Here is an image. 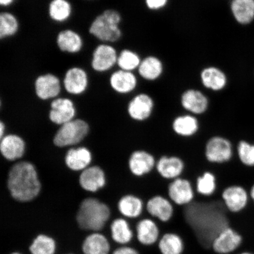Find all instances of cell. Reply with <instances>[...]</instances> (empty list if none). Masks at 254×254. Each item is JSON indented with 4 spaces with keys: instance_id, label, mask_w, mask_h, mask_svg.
I'll return each mask as SVG.
<instances>
[{
    "instance_id": "cell-16",
    "label": "cell",
    "mask_w": 254,
    "mask_h": 254,
    "mask_svg": "<svg viewBox=\"0 0 254 254\" xmlns=\"http://www.w3.org/2000/svg\"><path fill=\"white\" fill-rule=\"evenodd\" d=\"M165 72L166 65L163 60L157 55L150 54L142 57L136 74L140 80L153 83L160 80Z\"/></svg>"
},
{
    "instance_id": "cell-2",
    "label": "cell",
    "mask_w": 254,
    "mask_h": 254,
    "mask_svg": "<svg viewBox=\"0 0 254 254\" xmlns=\"http://www.w3.org/2000/svg\"><path fill=\"white\" fill-rule=\"evenodd\" d=\"M123 15L118 9L108 8L95 16L88 28L89 34L101 43L113 44L122 39Z\"/></svg>"
},
{
    "instance_id": "cell-7",
    "label": "cell",
    "mask_w": 254,
    "mask_h": 254,
    "mask_svg": "<svg viewBox=\"0 0 254 254\" xmlns=\"http://www.w3.org/2000/svg\"><path fill=\"white\" fill-rule=\"evenodd\" d=\"M221 199L227 211L240 214L246 210L251 201L249 190L241 184H231L222 190Z\"/></svg>"
},
{
    "instance_id": "cell-40",
    "label": "cell",
    "mask_w": 254,
    "mask_h": 254,
    "mask_svg": "<svg viewBox=\"0 0 254 254\" xmlns=\"http://www.w3.org/2000/svg\"><path fill=\"white\" fill-rule=\"evenodd\" d=\"M15 0H0V5L2 7L7 8L14 4Z\"/></svg>"
},
{
    "instance_id": "cell-14",
    "label": "cell",
    "mask_w": 254,
    "mask_h": 254,
    "mask_svg": "<svg viewBox=\"0 0 254 254\" xmlns=\"http://www.w3.org/2000/svg\"><path fill=\"white\" fill-rule=\"evenodd\" d=\"M62 87L61 79L53 72L43 73L34 79L35 93L40 100L55 99L61 93Z\"/></svg>"
},
{
    "instance_id": "cell-18",
    "label": "cell",
    "mask_w": 254,
    "mask_h": 254,
    "mask_svg": "<svg viewBox=\"0 0 254 254\" xmlns=\"http://www.w3.org/2000/svg\"><path fill=\"white\" fill-rule=\"evenodd\" d=\"M160 225L151 217L140 219L135 225V236L142 247H152L157 245L161 236Z\"/></svg>"
},
{
    "instance_id": "cell-33",
    "label": "cell",
    "mask_w": 254,
    "mask_h": 254,
    "mask_svg": "<svg viewBox=\"0 0 254 254\" xmlns=\"http://www.w3.org/2000/svg\"><path fill=\"white\" fill-rule=\"evenodd\" d=\"M142 57L136 50L125 48L120 50L117 60V68L127 71L136 72Z\"/></svg>"
},
{
    "instance_id": "cell-25",
    "label": "cell",
    "mask_w": 254,
    "mask_h": 254,
    "mask_svg": "<svg viewBox=\"0 0 254 254\" xmlns=\"http://www.w3.org/2000/svg\"><path fill=\"white\" fill-rule=\"evenodd\" d=\"M156 246L160 254H184L186 249L183 237L174 231L162 233Z\"/></svg>"
},
{
    "instance_id": "cell-21",
    "label": "cell",
    "mask_w": 254,
    "mask_h": 254,
    "mask_svg": "<svg viewBox=\"0 0 254 254\" xmlns=\"http://www.w3.org/2000/svg\"><path fill=\"white\" fill-rule=\"evenodd\" d=\"M228 8L232 20L240 26L254 21V0H229Z\"/></svg>"
},
{
    "instance_id": "cell-30",
    "label": "cell",
    "mask_w": 254,
    "mask_h": 254,
    "mask_svg": "<svg viewBox=\"0 0 254 254\" xmlns=\"http://www.w3.org/2000/svg\"><path fill=\"white\" fill-rule=\"evenodd\" d=\"M92 155L90 150L85 147L72 148L66 154V166L73 171L84 170L91 163Z\"/></svg>"
},
{
    "instance_id": "cell-6",
    "label": "cell",
    "mask_w": 254,
    "mask_h": 254,
    "mask_svg": "<svg viewBox=\"0 0 254 254\" xmlns=\"http://www.w3.org/2000/svg\"><path fill=\"white\" fill-rule=\"evenodd\" d=\"M198 78L203 88L215 93L225 91L231 83V78L227 72L213 64L203 66L200 69Z\"/></svg>"
},
{
    "instance_id": "cell-5",
    "label": "cell",
    "mask_w": 254,
    "mask_h": 254,
    "mask_svg": "<svg viewBox=\"0 0 254 254\" xmlns=\"http://www.w3.org/2000/svg\"><path fill=\"white\" fill-rule=\"evenodd\" d=\"M89 132L88 124L82 120H72L64 124L57 131L54 143L59 147L78 144Z\"/></svg>"
},
{
    "instance_id": "cell-1",
    "label": "cell",
    "mask_w": 254,
    "mask_h": 254,
    "mask_svg": "<svg viewBox=\"0 0 254 254\" xmlns=\"http://www.w3.org/2000/svg\"><path fill=\"white\" fill-rule=\"evenodd\" d=\"M7 186L12 198L20 202L37 197L41 187L36 168L27 161L20 162L11 168Z\"/></svg>"
},
{
    "instance_id": "cell-41",
    "label": "cell",
    "mask_w": 254,
    "mask_h": 254,
    "mask_svg": "<svg viewBox=\"0 0 254 254\" xmlns=\"http://www.w3.org/2000/svg\"><path fill=\"white\" fill-rule=\"evenodd\" d=\"M249 193L251 201H252L254 205V182L250 186V188L249 189Z\"/></svg>"
},
{
    "instance_id": "cell-35",
    "label": "cell",
    "mask_w": 254,
    "mask_h": 254,
    "mask_svg": "<svg viewBox=\"0 0 254 254\" xmlns=\"http://www.w3.org/2000/svg\"><path fill=\"white\" fill-rule=\"evenodd\" d=\"M195 191L204 197L213 195L217 189V179L211 171H204L196 179Z\"/></svg>"
},
{
    "instance_id": "cell-43",
    "label": "cell",
    "mask_w": 254,
    "mask_h": 254,
    "mask_svg": "<svg viewBox=\"0 0 254 254\" xmlns=\"http://www.w3.org/2000/svg\"><path fill=\"white\" fill-rule=\"evenodd\" d=\"M236 254H254V253L250 252V251H241V252H237Z\"/></svg>"
},
{
    "instance_id": "cell-24",
    "label": "cell",
    "mask_w": 254,
    "mask_h": 254,
    "mask_svg": "<svg viewBox=\"0 0 254 254\" xmlns=\"http://www.w3.org/2000/svg\"><path fill=\"white\" fill-rule=\"evenodd\" d=\"M197 116L186 113L175 117L171 123V128L177 135L183 138L194 136L199 131V122Z\"/></svg>"
},
{
    "instance_id": "cell-45",
    "label": "cell",
    "mask_w": 254,
    "mask_h": 254,
    "mask_svg": "<svg viewBox=\"0 0 254 254\" xmlns=\"http://www.w3.org/2000/svg\"><path fill=\"white\" fill-rule=\"evenodd\" d=\"M88 1H91V0H88Z\"/></svg>"
},
{
    "instance_id": "cell-34",
    "label": "cell",
    "mask_w": 254,
    "mask_h": 254,
    "mask_svg": "<svg viewBox=\"0 0 254 254\" xmlns=\"http://www.w3.org/2000/svg\"><path fill=\"white\" fill-rule=\"evenodd\" d=\"M20 24L14 14L8 11L0 13V39L6 40L13 37L20 30Z\"/></svg>"
},
{
    "instance_id": "cell-36",
    "label": "cell",
    "mask_w": 254,
    "mask_h": 254,
    "mask_svg": "<svg viewBox=\"0 0 254 254\" xmlns=\"http://www.w3.org/2000/svg\"><path fill=\"white\" fill-rule=\"evenodd\" d=\"M238 160L243 166L254 168V142L249 139H241L236 146Z\"/></svg>"
},
{
    "instance_id": "cell-3",
    "label": "cell",
    "mask_w": 254,
    "mask_h": 254,
    "mask_svg": "<svg viewBox=\"0 0 254 254\" xmlns=\"http://www.w3.org/2000/svg\"><path fill=\"white\" fill-rule=\"evenodd\" d=\"M110 217L109 206L97 199L89 198L81 202L77 221L82 229L99 231L104 227Z\"/></svg>"
},
{
    "instance_id": "cell-13",
    "label": "cell",
    "mask_w": 254,
    "mask_h": 254,
    "mask_svg": "<svg viewBox=\"0 0 254 254\" xmlns=\"http://www.w3.org/2000/svg\"><path fill=\"white\" fill-rule=\"evenodd\" d=\"M195 192L191 182L182 177L171 181L167 187L168 198L174 205L183 207L193 202Z\"/></svg>"
},
{
    "instance_id": "cell-19",
    "label": "cell",
    "mask_w": 254,
    "mask_h": 254,
    "mask_svg": "<svg viewBox=\"0 0 254 254\" xmlns=\"http://www.w3.org/2000/svg\"><path fill=\"white\" fill-rule=\"evenodd\" d=\"M156 158L150 151L137 150L132 152L128 159L130 172L136 177L147 176L155 170Z\"/></svg>"
},
{
    "instance_id": "cell-23",
    "label": "cell",
    "mask_w": 254,
    "mask_h": 254,
    "mask_svg": "<svg viewBox=\"0 0 254 254\" xmlns=\"http://www.w3.org/2000/svg\"><path fill=\"white\" fill-rule=\"evenodd\" d=\"M56 43L60 52L69 55L80 53L84 47L81 35L71 28L60 30L57 35Z\"/></svg>"
},
{
    "instance_id": "cell-11",
    "label": "cell",
    "mask_w": 254,
    "mask_h": 254,
    "mask_svg": "<svg viewBox=\"0 0 254 254\" xmlns=\"http://www.w3.org/2000/svg\"><path fill=\"white\" fill-rule=\"evenodd\" d=\"M155 101L147 92H139L133 95L127 105V113L132 120L137 122H147L154 114Z\"/></svg>"
},
{
    "instance_id": "cell-17",
    "label": "cell",
    "mask_w": 254,
    "mask_h": 254,
    "mask_svg": "<svg viewBox=\"0 0 254 254\" xmlns=\"http://www.w3.org/2000/svg\"><path fill=\"white\" fill-rule=\"evenodd\" d=\"M139 80L136 72L119 68L111 72L109 78L111 88L116 93L123 95L134 93L139 87Z\"/></svg>"
},
{
    "instance_id": "cell-37",
    "label": "cell",
    "mask_w": 254,
    "mask_h": 254,
    "mask_svg": "<svg viewBox=\"0 0 254 254\" xmlns=\"http://www.w3.org/2000/svg\"><path fill=\"white\" fill-rule=\"evenodd\" d=\"M55 241L46 235H40L34 239L30 247L31 254H55Z\"/></svg>"
},
{
    "instance_id": "cell-44",
    "label": "cell",
    "mask_w": 254,
    "mask_h": 254,
    "mask_svg": "<svg viewBox=\"0 0 254 254\" xmlns=\"http://www.w3.org/2000/svg\"><path fill=\"white\" fill-rule=\"evenodd\" d=\"M11 254H21L18 253H12Z\"/></svg>"
},
{
    "instance_id": "cell-10",
    "label": "cell",
    "mask_w": 254,
    "mask_h": 254,
    "mask_svg": "<svg viewBox=\"0 0 254 254\" xmlns=\"http://www.w3.org/2000/svg\"><path fill=\"white\" fill-rule=\"evenodd\" d=\"M180 104L187 113L198 117L207 112L210 107V100L201 89L189 87L181 93Z\"/></svg>"
},
{
    "instance_id": "cell-26",
    "label": "cell",
    "mask_w": 254,
    "mask_h": 254,
    "mask_svg": "<svg viewBox=\"0 0 254 254\" xmlns=\"http://www.w3.org/2000/svg\"><path fill=\"white\" fill-rule=\"evenodd\" d=\"M79 184L87 191H97L106 184V177L103 170L97 166L87 168L79 177Z\"/></svg>"
},
{
    "instance_id": "cell-15",
    "label": "cell",
    "mask_w": 254,
    "mask_h": 254,
    "mask_svg": "<svg viewBox=\"0 0 254 254\" xmlns=\"http://www.w3.org/2000/svg\"><path fill=\"white\" fill-rule=\"evenodd\" d=\"M63 87L69 94L79 95L87 91L90 84L88 72L80 66H72L65 71Z\"/></svg>"
},
{
    "instance_id": "cell-12",
    "label": "cell",
    "mask_w": 254,
    "mask_h": 254,
    "mask_svg": "<svg viewBox=\"0 0 254 254\" xmlns=\"http://www.w3.org/2000/svg\"><path fill=\"white\" fill-rule=\"evenodd\" d=\"M145 210L150 217L162 224L170 223L176 213L172 201L160 194L154 195L147 199L145 203Z\"/></svg>"
},
{
    "instance_id": "cell-31",
    "label": "cell",
    "mask_w": 254,
    "mask_h": 254,
    "mask_svg": "<svg viewBox=\"0 0 254 254\" xmlns=\"http://www.w3.org/2000/svg\"><path fill=\"white\" fill-rule=\"evenodd\" d=\"M111 237L117 244L127 246L134 237V231L131 229L129 222L126 219H116L111 225Z\"/></svg>"
},
{
    "instance_id": "cell-28",
    "label": "cell",
    "mask_w": 254,
    "mask_h": 254,
    "mask_svg": "<svg viewBox=\"0 0 254 254\" xmlns=\"http://www.w3.org/2000/svg\"><path fill=\"white\" fill-rule=\"evenodd\" d=\"M25 147L23 139L14 134L3 136L0 143V151L2 156L9 161H14L23 157Z\"/></svg>"
},
{
    "instance_id": "cell-32",
    "label": "cell",
    "mask_w": 254,
    "mask_h": 254,
    "mask_svg": "<svg viewBox=\"0 0 254 254\" xmlns=\"http://www.w3.org/2000/svg\"><path fill=\"white\" fill-rule=\"evenodd\" d=\"M82 249L85 254H109L110 245L103 235L94 233L85 238Z\"/></svg>"
},
{
    "instance_id": "cell-9",
    "label": "cell",
    "mask_w": 254,
    "mask_h": 254,
    "mask_svg": "<svg viewBox=\"0 0 254 254\" xmlns=\"http://www.w3.org/2000/svg\"><path fill=\"white\" fill-rule=\"evenodd\" d=\"M244 237L233 226L225 228L212 240L211 249L216 254H236L244 244Z\"/></svg>"
},
{
    "instance_id": "cell-39",
    "label": "cell",
    "mask_w": 254,
    "mask_h": 254,
    "mask_svg": "<svg viewBox=\"0 0 254 254\" xmlns=\"http://www.w3.org/2000/svg\"><path fill=\"white\" fill-rule=\"evenodd\" d=\"M113 254H141L134 247L128 246H122L117 249Z\"/></svg>"
},
{
    "instance_id": "cell-27",
    "label": "cell",
    "mask_w": 254,
    "mask_h": 254,
    "mask_svg": "<svg viewBox=\"0 0 254 254\" xmlns=\"http://www.w3.org/2000/svg\"><path fill=\"white\" fill-rule=\"evenodd\" d=\"M118 209L123 217L136 219L141 217L145 209V204L140 197L133 194H127L120 198Z\"/></svg>"
},
{
    "instance_id": "cell-8",
    "label": "cell",
    "mask_w": 254,
    "mask_h": 254,
    "mask_svg": "<svg viewBox=\"0 0 254 254\" xmlns=\"http://www.w3.org/2000/svg\"><path fill=\"white\" fill-rule=\"evenodd\" d=\"M118 50L113 44L101 43L92 52L90 66L98 74L111 71L117 66Z\"/></svg>"
},
{
    "instance_id": "cell-4",
    "label": "cell",
    "mask_w": 254,
    "mask_h": 254,
    "mask_svg": "<svg viewBox=\"0 0 254 254\" xmlns=\"http://www.w3.org/2000/svg\"><path fill=\"white\" fill-rule=\"evenodd\" d=\"M204 156L206 160L211 164L229 163L234 156L233 142L224 136H212L205 143Z\"/></svg>"
},
{
    "instance_id": "cell-20",
    "label": "cell",
    "mask_w": 254,
    "mask_h": 254,
    "mask_svg": "<svg viewBox=\"0 0 254 254\" xmlns=\"http://www.w3.org/2000/svg\"><path fill=\"white\" fill-rule=\"evenodd\" d=\"M186 169L185 162L177 155H164L157 160L156 170L162 179L173 181L182 177Z\"/></svg>"
},
{
    "instance_id": "cell-22",
    "label": "cell",
    "mask_w": 254,
    "mask_h": 254,
    "mask_svg": "<svg viewBox=\"0 0 254 254\" xmlns=\"http://www.w3.org/2000/svg\"><path fill=\"white\" fill-rule=\"evenodd\" d=\"M49 118L56 125H63L74 120L75 107L73 101L68 98L57 97L50 105Z\"/></svg>"
},
{
    "instance_id": "cell-38",
    "label": "cell",
    "mask_w": 254,
    "mask_h": 254,
    "mask_svg": "<svg viewBox=\"0 0 254 254\" xmlns=\"http://www.w3.org/2000/svg\"><path fill=\"white\" fill-rule=\"evenodd\" d=\"M146 8L153 12H160L167 8L170 0H143Z\"/></svg>"
},
{
    "instance_id": "cell-29",
    "label": "cell",
    "mask_w": 254,
    "mask_h": 254,
    "mask_svg": "<svg viewBox=\"0 0 254 254\" xmlns=\"http://www.w3.org/2000/svg\"><path fill=\"white\" fill-rule=\"evenodd\" d=\"M47 13L54 23H65L71 17L72 5L69 0H50L48 4Z\"/></svg>"
},
{
    "instance_id": "cell-42",
    "label": "cell",
    "mask_w": 254,
    "mask_h": 254,
    "mask_svg": "<svg viewBox=\"0 0 254 254\" xmlns=\"http://www.w3.org/2000/svg\"><path fill=\"white\" fill-rule=\"evenodd\" d=\"M5 131V126L2 122L0 123V136H1V138L3 137V134H4V132Z\"/></svg>"
}]
</instances>
